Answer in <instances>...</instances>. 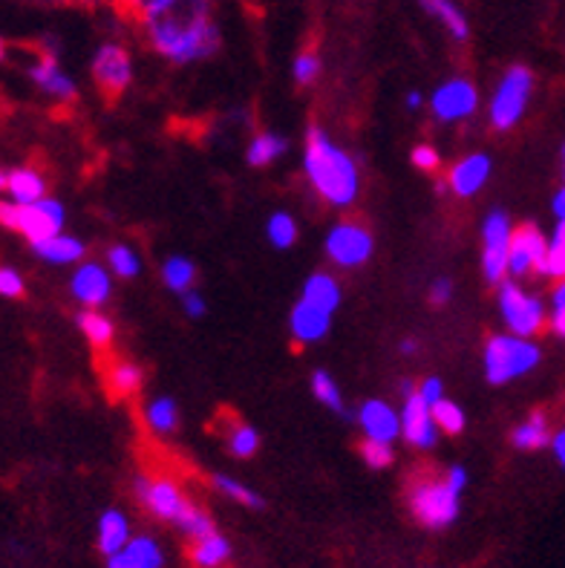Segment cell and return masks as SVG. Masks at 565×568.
Wrapping results in <instances>:
<instances>
[{
  "label": "cell",
  "mask_w": 565,
  "mask_h": 568,
  "mask_svg": "<svg viewBox=\"0 0 565 568\" xmlns=\"http://www.w3.org/2000/svg\"><path fill=\"white\" fill-rule=\"evenodd\" d=\"M326 252H330V257L335 260L337 266H361V263H366L370 254H373V237H370V231H366L364 225L341 223L330 231V237H326Z\"/></svg>",
  "instance_id": "8fae6325"
},
{
  "label": "cell",
  "mask_w": 565,
  "mask_h": 568,
  "mask_svg": "<svg viewBox=\"0 0 565 568\" xmlns=\"http://www.w3.org/2000/svg\"><path fill=\"white\" fill-rule=\"evenodd\" d=\"M552 439L554 436L548 430V418L543 413H531L523 425L514 430V445L519 450H539V447H545Z\"/></svg>",
  "instance_id": "4316f807"
},
{
  "label": "cell",
  "mask_w": 565,
  "mask_h": 568,
  "mask_svg": "<svg viewBox=\"0 0 565 568\" xmlns=\"http://www.w3.org/2000/svg\"><path fill=\"white\" fill-rule=\"evenodd\" d=\"M424 9H427L433 18H438L442 21V27L451 32L456 41H467V36H471V27H467L465 14H462V9L453 3V0H418Z\"/></svg>",
  "instance_id": "484cf974"
},
{
  "label": "cell",
  "mask_w": 565,
  "mask_h": 568,
  "mask_svg": "<svg viewBox=\"0 0 565 568\" xmlns=\"http://www.w3.org/2000/svg\"><path fill=\"white\" fill-rule=\"evenodd\" d=\"M552 450H554V456H557L559 465H563V468H565V427L559 433H554Z\"/></svg>",
  "instance_id": "816d5d0a"
},
{
  "label": "cell",
  "mask_w": 565,
  "mask_h": 568,
  "mask_svg": "<svg viewBox=\"0 0 565 568\" xmlns=\"http://www.w3.org/2000/svg\"><path fill=\"white\" fill-rule=\"evenodd\" d=\"M133 490H137V499L142 503V508H148V511H151L157 519H162V523H173V526L185 517V511L193 505L182 497V490L176 488L171 479L139 476Z\"/></svg>",
  "instance_id": "9c48e42d"
},
{
  "label": "cell",
  "mask_w": 565,
  "mask_h": 568,
  "mask_svg": "<svg viewBox=\"0 0 565 568\" xmlns=\"http://www.w3.org/2000/svg\"><path fill=\"white\" fill-rule=\"evenodd\" d=\"M531 90H534V75H531L528 67H511L505 72V79H502L500 90H496L494 101H491V122H494V128L508 130L523 119Z\"/></svg>",
  "instance_id": "52a82bcc"
},
{
  "label": "cell",
  "mask_w": 565,
  "mask_h": 568,
  "mask_svg": "<svg viewBox=\"0 0 565 568\" xmlns=\"http://www.w3.org/2000/svg\"><path fill=\"white\" fill-rule=\"evenodd\" d=\"M286 153V139L278 136V133H260L254 142L249 144V165L254 168H265V165H272L274 159L283 156Z\"/></svg>",
  "instance_id": "f1b7e54d"
},
{
  "label": "cell",
  "mask_w": 565,
  "mask_h": 568,
  "mask_svg": "<svg viewBox=\"0 0 565 568\" xmlns=\"http://www.w3.org/2000/svg\"><path fill=\"white\" fill-rule=\"evenodd\" d=\"M43 3H87V0H43Z\"/></svg>",
  "instance_id": "9f6ffc18"
},
{
  "label": "cell",
  "mask_w": 565,
  "mask_h": 568,
  "mask_svg": "<svg viewBox=\"0 0 565 568\" xmlns=\"http://www.w3.org/2000/svg\"><path fill=\"white\" fill-rule=\"evenodd\" d=\"M159 3H165V0H115V7L122 9L124 14H130V18H139V21H142L151 9H157Z\"/></svg>",
  "instance_id": "f6af8a7d"
},
{
  "label": "cell",
  "mask_w": 565,
  "mask_h": 568,
  "mask_svg": "<svg viewBox=\"0 0 565 568\" xmlns=\"http://www.w3.org/2000/svg\"><path fill=\"white\" fill-rule=\"evenodd\" d=\"M303 301H309L317 310L335 312L337 303H341V286L330 274H312L303 286Z\"/></svg>",
  "instance_id": "d4e9b609"
},
{
  "label": "cell",
  "mask_w": 565,
  "mask_h": 568,
  "mask_svg": "<svg viewBox=\"0 0 565 568\" xmlns=\"http://www.w3.org/2000/svg\"><path fill=\"white\" fill-rule=\"evenodd\" d=\"M433 418H436L438 430L451 433V436L462 433V427H465V413H462V407L453 402H447V398H442L438 404H433Z\"/></svg>",
  "instance_id": "74e56055"
},
{
  "label": "cell",
  "mask_w": 565,
  "mask_h": 568,
  "mask_svg": "<svg viewBox=\"0 0 565 568\" xmlns=\"http://www.w3.org/2000/svg\"><path fill=\"white\" fill-rule=\"evenodd\" d=\"M0 295L3 297H21L23 295V277L14 268H0Z\"/></svg>",
  "instance_id": "ee69618b"
},
{
  "label": "cell",
  "mask_w": 565,
  "mask_h": 568,
  "mask_svg": "<svg viewBox=\"0 0 565 568\" xmlns=\"http://www.w3.org/2000/svg\"><path fill=\"white\" fill-rule=\"evenodd\" d=\"M113 3H115V0H113Z\"/></svg>",
  "instance_id": "680465c9"
},
{
  "label": "cell",
  "mask_w": 565,
  "mask_h": 568,
  "mask_svg": "<svg viewBox=\"0 0 565 568\" xmlns=\"http://www.w3.org/2000/svg\"><path fill=\"white\" fill-rule=\"evenodd\" d=\"M413 165L418 168V171H436L438 168L436 148H430V144H418V148H413Z\"/></svg>",
  "instance_id": "bcb514c9"
},
{
  "label": "cell",
  "mask_w": 565,
  "mask_h": 568,
  "mask_svg": "<svg viewBox=\"0 0 565 568\" xmlns=\"http://www.w3.org/2000/svg\"><path fill=\"white\" fill-rule=\"evenodd\" d=\"M72 295L79 297L84 306H101L110 297V277L108 272L95 263H87L72 277Z\"/></svg>",
  "instance_id": "ffe728a7"
},
{
  "label": "cell",
  "mask_w": 565,
  "mask_h": 568,
  "mask_svg": "<svg viewBox=\"0 0 565 568\" xmlns=\"http://www.w3.org/2000/svg\"><path fill=\"white\" fill-rule=\"evenodd\" d=\"M543 277H557L565 281V223H557L552 240H548V254L543 263Z\"/></svg>",
  "instance_id": "1f68e13d"
},
{
  "label": "cell",
  "mask_w": 565,
  "mask_h": 568,
  "mask_svg": "<svg viewBox=\"0 0 565 568\" xmlns=\"http://www.w3.org/2000/svg\"><path fill=\"white\" fill-rule=\"evenodd\" d=\"M407 108H410V110L422 108V95H418V93H410V95H407Z\"/></svg>",
  "instance_id": "db71d44e"
},
{
  "label": "cell",
  "mask_w": 565,
  "mask_h": 568,
  "mask_svg": "<svg viewBox=\"0 0 565 568\" xmlns=\"http://www.w3.org/2000/svg\"><path fill=\"white\" fill-rule=\"evenodd\" d=\"M265 234H269L272 245H278V248H289V245L297 240V223H294L292 214L278 211V214H272L269 225H265Z\"/></svg>",
  "instance_id": "d590c367"
},
{
  "label": "cell",
  "mask_w": 565,
  "mask_h": 568,
  "mask_svg": "<svg viewBox=\"0 0 565 568\" xmlns=\"http://www.w3.org/2000/svg\"><path fill=\"white\" fill-rule=\"evenodd\" d=\"M29 79L36 81L38 90H43V93L52 95V99L58 101L75 99V84H72L70 75L58 67L52 52H43V55L36 58V64H29Z\"/></svg>",
  "instance_id": "9a60e30c"
},
{
  "label": "cell",
  "mask_w": 565,
  "mask_h": 568,
  "mask_svg": "<svg viewBox=\"0 0 565 568\" xmlns=\"http://www.w3.org/2000/svg\"><path fill=\"white\" fill-rule=\"evenodd\" d=\"M108 384L113 389V396H133L142 387V369L137 364H130V361H119V364L110 367Z\"/></svg>",
  "instance_id": "f546056e"
},
{
  "label": "cell",
  "mask_w": 565,
  "mask_h": 568,
  "mask_svg": "<svg viewBox=\"0 0 565 568\" xmlns=\"http://www.w3.org/2000/svg\"><path fill=\"white\" fill-rule=\"evenodd\" d=\"M552 209H554V214H557L559 223H565V187H559L557 191V196H554V202H552Z\"/></svg>",
  "instance_id": "f5cc1de1"
},
{
  "label": "cell",
  "mask_w": 565,
  "mask_h": 568,
  "mask_svg": "<svg viewBox=\"0 0 565 568\" xmlns=\"http://www.w3.org/2000/svg\"><path fill=\"white\" fill-rule=\"evenodd\" d=\"M144 418H148V425L157 433H171L173 427H176V422H180L176 402H171V398H157V402L148 404Z\"/></svg>",
  "instance_id": "836d02e7"
},
{
  "label": "cell",
  "mask_w": 565,
  "mask_h": 568,
  "mask_svg": "<svg viewBox=\"0 0 565 568\" xmlns=\"http://www.w3.org/2000/svg\"><path fill=\"white\" fill-rule=\"evenodd\" d=\"M500 312L505 326L519 338L537 335L545 324V306L539 303V297L523 292L516 283H502L500 286Z\"/></svg>",
  "instance_id": "ba28073f"
},
{
  "label": "cell",
  "mask_w": 565,
  "mask_h": 568,
  "mask_svg": "<svg viewBox=\"0 0 565 568\" xmlns=\"http://www.w3.org/2000/svg\"><path fill=\"white\" fill-rule=\"evenodd\" d=\"M3 191L9 194V200L18 202V205H27V202H38L47 194V182L38 171L32 168H14V171L3 173Z\"/></svg>",
  "instance_id": "44dd1931"
},
{
  "label": "cell",
  "mask_w": 565,
  "mask_h": 568,
  "mask_svg": "<svg viewBox=\"0 0 565 568\" xmlns=\"http://www.w3.org/2000/svg\"><path fill=\"white\" fill-rule=\"evenodd\" d=\"M330 321H332V312L326 310H317L312 306L309 301H303L292 310V335L301 344H312V341H321L326 332H330Z\"/></svg>",
  "instance_id": "d6986e66"
},
{
  "label": "cell",
  "mask_w": 565,
  "mask_h": 568,
  "mask_svg": "<svg viewBox=\"0 0 565 568\" xmlns=\"http://www.w3.org/2000/svg\"><path fill=\"white\" fill-rule=\"evenodd\" d=\"M539 364V346L519 335H494L485 346V375L491 384H508Z\"/></svg>",
  "instance_id": "277c9868"
},
{
  "label": "cell",
  "mask_w": 565,
  "mask_h": 568,
  "mask_svg": "<svg viewBox=\"0 0 565 568\" xmlns=\"http://www.w3.org/2000/svg\"><path fill=\"white\" fill-rule=\"evenodd\" d=\"M182 303H185V312L191 317L205 315V301H202L200 292H185V295H182Z\"/></svg>",
  "instance_id": "c3c4849f"
},
{
  "label": "cell",
  "mask_w": 565,
  "mask_h": 568,
  "mask_svg": "<svg viewBox=\"0 0 565 568\" xmlns=\"http://www.w3.org/2000/svg\"><path fill=\"white\" fill-rule=\"evenodd\" d=\"M444 479H447V485H451L456 494H462V490L467 488V470L458 468V465H456V468L447 470V476H444Z\"/></svg>",
  "instance_id": "f907efd6"
},
{
  "label": "cell",
  "mask_w": 565,
  "mask_h": 568,
  "mask_svg": "<svg viewBox=\"0 0 565 568\" xmlns=\"http://www.w3.org/2000/svg\"><path fill=\"white\" fill-rule=\"evenodd\" d=\"M108 568H165V551L153 537H133L119 555L108 557Z\"/></svg>",
  "instance_id": "e0dca14e"
},
{
  "label": "cell",
  "mask_w": 565,
  "mask_h": 568,
  "mask_svg": "<svg viewBox=\"0 0 565 568\" xmlns=\"http://www.w3.org/2000/svg\"><path fill=\"white\" fill-rule=\"evenodd\" d=\"M176 528H180V531L185 534L191 542H196V540H202V537H211V534H216L214 519L208 517L202 508H196V505H191V508H188L185 517L176 523Z\"/></svg>",
  "instance_id": "e575fe53"
},
{
  "label": "cell",
  "mask_w": 565,
  "mask_h": 568,
  "mask_svg": "<svg viewBox=\"0 0 565 568\" xmlns=\"http://www.w3.org/2000/svg\"><path fill=\"white\" fill-rule=\"evenodd\" d=\"M545 254H548V240L537 225H519L511 240V274L525 277L531 272H543Z\"/></svg>",
  "instance_id": "4fadbf2b"
},
{
  "label": "cell",
  "mask_w": 565,
  "mask_h": 568,
  "mask_svg": "<svg viewBox=\"0 0 565 568\" xmlns=\"http://www.w3.org/2000/svg\"><path fill=\"white\" fill-rule=\"evenodd\" d=\"M312 393H315V398L321 404H326V407H332V410L337 413H344V396H341V389H337L335 378H332L330 373L317 369V373L312 375Z\"/></svg>",
  "instance_id": "8d00e7d4"
},
{
  "label": "cell",
  "mask_w": 565,
  "mask_h": 568,
  "mask_svg": "<svg viewBox=\"0 0 565 568\" xmlns=\"http://www.w3.org/2000/svg\"><path fill=\"white\" fill-rule=\"evenodd\" d=\"M36 254L47 263H58V266H64V263H75V260L84 257V245L81 240L70 237V234H56V237L43 240V243L32 245Z\"/></svg>",
  "instance_id": "cb8c5ba5"
},
{
  "label": "cell",
  "mask_w": 565,
  "mask_h": 568,
  "mask_svg": "<svg viewBox=\"0 0 565 568\" xmlns=\"http://www.w3.org/2000/svg\"><path fill=\"white\" fill-rule=\"evenodd\" d=\"M108 263L119 277H137L139 268H142V260L130 245H113L108 252Z\"/></svg>",
  "instance_id": "f35d334b"
},
{
  "label": "cell",
  "mask_w": 565,
  "mask_h": 568,
  "mask_svg": "<svg viewBox=\"0 0 565 568\" xmlns=\"http://www.w3.org/2000/svg\"><path fill=\"white\" fill-rule=\"evenodd\" d=\"M487 176H491V159L482 156V153H473L451 171V187L458 196H471L485 185Z\"/></svg>",
  "instance_id": "7402d4cb"
},
{
  "label": "cell",
  "mask_w": 565,
  "mask_h": 568,
  "mask_svg": "<svg viewBox=\"0 0 565 568\" xmlns=\"http://www.w3.org/2000/svg\"><path fill=\"white\" fill-rule=\"evenodd\" d=\"M451 295H453V288L447 281H436L433 283V288H430V301L436 303V306H442V303L451 301Z\"/></svg>",
  "instance_id": "681fc988"
},
{
  "label": "cell",
  "mask_w": 565,
  "mask_h": 568,
  "mask_svg": "<svg viewBox=\"0 0 565 568\" xmlns=\"http://www.w3.org/2000/svg\"><path fill=\"white\" fill-rule=\"evenodd\" d=\"M563 173H565V148H563Z\"/></svg>",
  "instance_id": "6f0895ef"
},
{
  "label": "cell",
  "mask_w": 565,
  "mask_h": 568,
  "mask_svg": "<svg viewBox=\"0 0 565 568\" xmlns=\"http://www.w3.org/2000/svg\"><path fill=\"white\" fill-rule=\"evenodd\" d=\"M148 41L173 64L214 55L220 29L211 21V0H165L142 18Z\"/></svg>",
  "instance_id": "6da1fadb"
},
{
  "label": "cell",
  "mask_w": 565,
  "mask_h": 568,
  "mask_svg": "<svg viewBox=\"0 0 565 568\" xmlns=\"http://www.w3.org/2000/svg\"><path fill=\"white\" fill-rule=\"evenodd\" d=\"M410 514L418 519V526L430 528V531H442V528L453 526L458 519V508H462V494L447 485V479H415L410 485L407 494Z\"/></svg>",
  "instance_id": "3957f363"
},
{
  "label": "cell",
  "mask_w": 565,
  "mask_h": 568,
  "mask_svg": "<svg viewBox=\"0 0 565 568\" xmlns=\"http://www.w3.org/2000/svg\"><path fill=\"white\" fill-rule=\"evenodd\" d=\"M133 540V534H130V519L124 517L122 511H104L99 517V526H95V546L104 555V560L113 555H119L128 542Z\"/></svg>",
  "instance_id": "ac0fdd59"
},
{
  "label": "cell",
  "mask_w": 565,
  "mask_h": 568,
  "mask_svg": "<svg viewBox=\"0 0 565 568\" xmlns=\"http://www.w3.org/2000/svg\"><path fill=\"white\" fill-rule=\"evenodd\" d=\"M361 459H364L373 470H384L393 465V447L386 445V442L366 439L364 445H361Z\"/></svg>",
  "instance_id": "60d3db41"
},
{
  "label": "cell",
  "mask_w": 565,
  "mask_h": 568,
  "mask_svg": "<svg viewBox=\"0 0 565 568\" xmlns=\"http://www.w3.org/2000/svg\"><path fill=\"white\" fill-rule=\"evenodd\" d=\"M229 447H231V454L240 456V459H245V456H254L260 447L258 430L249 425H234L229 433Z\"/></svg>",
  "instance_id": "ab89813d"
},
{
  "label": "cell",
  "mask_w": 565,
  "mask_h": 568,
  "mask_svg": "<svg viewBox=\"0 0 565 568\" xmlns=\"http://www.w3.org/2000/svg\"><path fill=\"white\" fill-rule=\"evenodd\" d=\"M418 396H422L430 407H433V404H438L444 398L442 382H438V378H424V382L418 384Z\"/></svg>",
  "instance_id": "7dc6e473"
},
{
  "label": "cell",
  "mask_w": 565,
  "mask_h": 568,
  "mask_svg": "<svg viewBox=\"0 0 565 568\" xmlns=\"http://www.w3.org/2000/svg\"><path fill=\"white\" fill-rule=\"evenodd\" d=\"M552 326L557 335L565 338V281H559V286L554 288L552 297Z\"/></svg>",
  "instance_id": "7bdbcfd3"
},
{
  "label": "cell",
  "mask_w": 565,
  "mask_h": 568,
  "mask_svg": "<svg viewBox=\"0 0 565 568\" xmlns=\"http://www.w3.org/2000/svg\"><path fill=\"white\" fill-rule=\"evenodd\" d=\"M93 79L110 101L119 99L128 90L130 79H133L128 50L119 47V43H101L93 58Z\"/></svg>",
  "instance_id": "30bf717a"
},
{
  "label": "cell",
  "mask_w": 565,
  "mask_h": 568,
  "mask_svg": "<svg viewBox=\"0 0 565 568\" xmlns=\"http://www.w3.org/2000/svg\"><path fill=\"white\" fill-rule=\"evenodd\" d=\"M401 436L413 447H433L438 439V425L433 418V407L413 389L401 410Z\"/></svg>",
  "instance_id": "7c38bea8"
},
{
  "label": "cell",
  "mask_w": 565,
  "mask_h": 568,
  "mask_svg": "<svg viewBox=\"0 0 565 568\" xmlns=\"http://www.w3.org/2000/svg\"><path fill=\"white\" fill-rule=\"evenodd\" d=\"M211 483H214V488L220 490L222 497L231 499V503H236V505H243V508H251V511H260V508L265 505L258 490H251L249 485H243L240 479H234V476L216 474Z\"/></svg>",
  "instance_id": "83f0119b"
},
{
  "label": "cell",
  "mask_w": 565,
  "mask_h": 568,
  "mask_svg": "<svg viewBox=\"0 0 565 568\" xmlns=\"http://www.w3.org/2000/svg\"><path fill=\"white\" fill-rule=\"evenodd\" d=\"M511 240H514V229L511 220L502 211H491L482 229V272L485 281L502 286L505 274L511 272Z\"/></svg>",
  "instance_id": "8992f818"
},
{
  "label": "cell",
  "mask_w": 565,
  "mask_h": 568,
  "mask_svg": "<svg viewBox=\"0 0 565 568\" xmlns=\"http://www.w3.org/2000/svg\"><path fill=\"white\" fill-rule=\"evenodd\" d=\"M306 173L317 194L326 202L344 209L359 196V171L355 162L332 142L321 128H309L306 133Z\"/></svg>",
  "instance_id": "7a4b0ae2"
},
{
  "label": "cell",
  "mask_w": 565,
  "mask_h": 568,
  "mask_svg": "<svg viewBox=\"0 0 565 568\" xmlns=\"http://www.w3.org/2000/svg\"><path fill=\"white\" fill-rule=\"evenodd\" d=\"M162 277H165V286L173 292H191L193 281H196V268L188 257H168L165 266H162Z\"/></svg>",
  "instance_id": "4dcf8cb0"
},
{
  "label": "cell",
  "mask_w": 565,
  "mask_h": 568,
  "mask_svg": "<svg viewBox=\"0 0 565 568\" xmlns=\"http://www.w3.org/2000/svg\"><path fill=\"white\" fill-rule=\"evenodd\" d=\"M359 425L364 427L366 439L373 442H390L401 433V416L386 402H366L359 410Z\"/></svg>",
  "instance_id": "2e32d148"
},
{
  "label": "cell",
  "mask_w": 565,
  "mask_h": 568,
  "mask_svg": "<svg viewBox=\"0 0 565 568\" xmlns=\"http://www.w3.org/2000/svg\"><path fill=\"white\" fill-rule=\"evenodd\" d=\"M401 353L413 355L415 353V341H404V344H401Z\"/></svg>",
  "instance_id": "11a10c76"
},
{
  "label": "cell",
  "mask_w": 565,
  "mask_h": 568,
  "mask_svg": "<svg viewBox=\"0 0 565 568\" xmlns=\"http://www.w3.org/2000/svg\"><path fill=\"white\" fill-rule=\"evenodd\" d=\"M79 326L93 346H108L110 341H113V324H110V317H104L101 312H81Z\"/></svg>",
  "instance_id": "d6a6232c"
},
{
  "label": "cell",
  "mask_w": 565,
  "mask_h": 568,
  "mask_svg": "<svg viewBox=\"0 0 565 568\" xmlns=\"http://www.w3.org/2000/svg\"><path fill=\"white\" fill-rule=\"evenodd\" d=\"M0 220L3 225L29 240L32 245L43 243V240L56 237L64 229V209L56 200H38L18 205V202H3L0 205Z\"/></svg>",
  "instance_id": "5b68a950"
},
{
  "label": "cell",
  "mask_w": 565,
  "mask_h": 568,
  "mask_svg": "<svg viewBox=\"0 0 565 568\" xmlns=\"http://www.w3.org/2000/svg\"><path fill=\"white\" fill-rule=\"evenodd\" d=\"M188 557H191V562L196 568H222L231 560V542L216 531L211 537H202V540L191 542Z\"/></svg>",
  "instance_id": "603a6c76"
},
{
  "label": "cell",
  "mask_w": 565,
  "mask_h": 568,
  "mask_svg": "<svg viewBox=\"0 0 565 568\" xmlns=\"http://www.w3.org/2000/svg\"><path fill=\"white\" fill-rule=\"evenodd\" d=\"M476 87L471 81H447L433 93V113L442 122H458V119H467V115L476 110Z\"/></svg>",
  "instance_id": "5bb4252c"
},
{
  "label": "cell",
  "mask_w": 565,
  "mask_h": 568,
  "mask_svg": "<svg viewBox=\"0 0 565 568\" xmlns=\"http://www.w3.org/2000/svg\"><path fill=\"white\" fill-rule=\"evenodd\" d=\"M292 72L297 84H312L317 79V72H321V58L315 52H303V55L294 58Z\"/></svg>",
  "instance_id": "b9f144b4"
}]
</instances>
